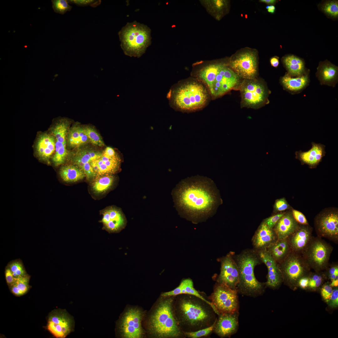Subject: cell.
<instances>
[{
    "label": "cell",
    "mask_w": 338,
    "mask_h": 338,
    "mask_svg": "<svg viewBox=\"0 0 338 338\" xmlns=\"http://www.w3.org/2000/svg\"><path fill=\"white\" fill-rule=\"evenodd\" d=\"M213 182L196 176L182 180L172 192L176 208L191 218L209 216L215 210L218 195Z\"/></svg>",
    "instance_id": "cell-1"
},
{
    "label": "cell",
    "mask_w": 338,
    "mask_h": 338,
    "mask_svg": "<svg viewBox=\"0 0 338 338\" xmlns=\"http://www.w3.org/2000/svg\"><path fill=\"white\" fill-rule=\"evenodd\" d=\"M197 76L207 87L212 96L216 98L232 90H238L242 80L231 68L228 63L216 62L200 69Z\"/></svg>",
    "instance_id": "cell-2"
},
{
    "label": "cell",
    "mask_w": 338,
    "mask_h": 338,
    "mask_svg": "<svg viewBox=\"0 0 338 338\" xmlns=\"http://www.w3.org/2000/svg\"><path fill=\"white\" fill-rule=\"evenodd\" d=\"M239 275L237 289L246 296L257 297L261 295L266 287L265 283L258 281L254 273L255 267L262 262L258 252L253 249H247L234 255Z\"/></svg>",
    "instance_id": "cell-3"
},
{
    "label": "cell",
    "mask_w": 338,
    "mask_h": 338,
    "mask_svg": "<svg viewBox=\"0 0 338 338\" xmlns=\"http://www.w3.org/2000/svg\"><path fill=\"white\" fill-rule=\"evenodd\" d=\"M167 97L171 106L185 112H192L203 108L208 99L207 92L197 82L188 81L172 87Z\"/></svg>",
    "instance_id": "cell-4"
},
{
    "label": "cell",
    "mask_w": 338,
    "mask_h": 338,
    "mask_svg": "<svg viewBox=\"0 0 338 338\" xmlns=\"http://www.w3.org/2000/svg\"><path fill=\"white\" fill-rule=\"evenodd\" d=\"M151 30L136 21L128 23L118 32L120 46L124 54L139 58L151 43Z\"/></svg>",
    "instance_id": "cell-5"
},
{
    "label": "cell",
    "mask_w": 338,
    "mask_h": 338,
    "mask_svg": "<svg viewBox=\"0 0 338 338\" xmlns=\"http://www.w3.org/2000/svg\"><path fill=\"white\" fill-rule=\"evenodd\" d=\"M171 299L161 301L151 315L148 330L155 336L159 338L177 337L181 331L173 315Z\"/></svg>",
    "instance_id": "cell-6"
},
{
    "label": "cell",
    "mask_w": 338,
    "mask_h": 338,
    "mask_svg": "<svg viewBox=\"0 0 338 338\" xmlns=\"http://www.w3.org/2000/svg\"><path fill=\"white\" fill-rule=\"evenodd\" d=\"M238 90L241 108L258 109L269 102V97L271 91L263 80L257 78L242 79Z\"/></svg>",
    "instance_id": "cell-7"
},
{
    "label": "cell",
    "mask_w": 338,
    "mask_h": 338,
    "mask_svg": "<svg viewBox=\"0 0 338 338\" xmlns=\"http://www.w3.org/2000/svg\"><path fill=\"white\" fill-rule=\"evenodd\" d=\"M278 265L283 282L294 288L298 287L300 278L308 276L311 272V268L303 255L292 251Z\"/></svg>",
    "instance_id": "cell-8"
},
{
    "label": "cell",
    "mask_w": 338,
    "mask_h": 338,
    "mask_svg": "<svg viewBox=\"0 0 338 338\" xmlns=\"http://www.w3.org/2000/svg\"><path fill=\"white\" fill-rule=\"evenodd\" d=\"M228 63L242 79L257 78L258 54L255 50L248 48L238 51L231 57Z\"/></svg>",
    "instance_id": "cell-9"
},
{
    "label": "cell",
    "mask_w": 338,
    "mask_h": 338,
    "mask_svg": "<svg viewBox=\"0 0 338 338\" xmlns=\"http://www.w3.org/2000/svg\"><path fill=\"white\" fill-rule=\"evenodd\" d=\"M333 247L321 238L313 237L307 249L302 255L315 271L325 270L328 264Z\"/></svg>",
    "instance_id": "cell-10"
},
{
    "label": "cell",
    "mask_w": 338,
    "mask_h": 338,
    "mask_svg": "<svg viewBox=\"0 0 338 338\" xmlns=\"http://www.w3.org/2000/svg\"><path fill=\"white\" fill-rule=\"evenodd\" d=\"M237 289L218 283L211 296L216 313L220 314L238 312L239 303Z\"/></svg>",
    "instance_id": "cell-11"
},
{
    "label": "cell",
    "mask_w": 338,
    "mask_h": 338,
    "mask_svg": "<svg viewBox=\"0 0 338 338\" xmlns=\"http://www.w3.org/2000/svg\"><path fill=\"white\" fill-rule=\"evenodd\" d=\"M74 322L65 310L56 309L49 314L46 329L57 338H64L72 332Z\"/></svg>",
    "instance_id": "cell-12"
},
{
    "label": "cell",
    "mask_w": 338,
    "mask_h": 338,
    "mask_svg": "<svg viewBox=\"0 0 338 338\" xmlns=\"http://www.w3.org/2000/svg\"><path fill=\"white\" fill-rule=\"evenodd\" d=\"M143 312L140 309L131 308L122 315L119 325L120 331L122 337L141 338L143 331L141 326Z\"/></svg>",
    "instance_id": "cell-13"
},
{
    "label": "cell",
    "mask_w": 338,
    "mask_h": 338,
    "mask_svg": "<svg viewBox=\"0 0 338 338\" xmlns=\"http://www.w3.org/2000/svg\"><path fill=\"white\" fill-rule=\"evenodd\" d=\"M315 226L317 236L338 243V213L336 211H328L319 214L315 218Z\"/></svg>",
    "instance_id": "cell-14"
},
{
    "label": "cell",
    "mask_w": 338,
    "mask_h": 338,
    "mask_svg": "<svg viewBox=\"0 0 338 338\" xmlns=\"http://www.w3.org/2000/svg\"><path fill=\"white\" fill-rule=\"evenodd\" d=\"M69 121L61 119L56 124L51 130L52 135L55 139V151L52 160L56 166L63 164L69 156L66 149V139Z\"/></svg>",
    "instance_id": "cell-15"
},
{
    "label": "cell",
    "mask_w": 338,
    "mask_h": 338,
    "mask_svg": "<svg viewBox=\"0 0 338 338\" xmlns=\"http://www.w3.org/2000/svg\"><path fill=\"white\" fill-rule=\"evenodd\" d=\"M234 252H231L220 259L221 269L218 283L224 284L232 289H237L239 275L238 268L234 258Z\"/></svg>",
    "instance_id": "cell-16"
},
{
    "label": "cell",
    "mask_w": 338,
    "mask_h": 338,
    "mask_svg": "<svg viewBox=\"0 0 338 338\" xmlns=\"http://www.w3.org/2000/svg\"><path fill=\"white\" fill-rule=\"evenodd\" d=\"M102 219L99 222L102 223V229L109 233H118L124 229L127 221L125 216L120 209L110 207L103 211Z\"/></svg>",
    "instance_id": "cell-17"
},
{
    "label": "cell",
    "mask_w": 338,
    "mask_h": 338,
    "mask_svg": "<svg viewBox=\"0 0 338 338\" xmlns=\"http://www.w3.org/2000/svg\"><path fill=\"white\" fill-rule=\"evenodd\" d=\"M312 232L309 225L300 224L296 230L287 238L291 251L302 255L313 238Z\"/></svg>",
    "instance_id": "cell-18"
},
{
    "label": "cell",
    "mask_w": 338,
    "mask_h": 338,
    "mask_svg": "<svg viewBox=\"0 0 338 338\" xmlns=\"http://www.w3.org/2000/svg\"><path fill=\"white\" fill-rule=\"evenodd\" d=\"M257 251L262 263L265 265L268 269L267 281L265 283L266 287L272 289L278 287L283 282L282 274L278 264L266 249Z\"/></svg>",
    "instance_id": "cell-19"
},
{
    "label": "cell",
    "mask_w": 338,
    "mask_h": 338,
    "mask_svg": "<svg viewBox=\"0 0 338 338\" xmlns=\"http://www.w3.org/2000/svg\"><path fill=\"white\" fill-rule=\"evenodd\" d=\"M180 308L183 318L191 325L202 323L208 318L205 310L200 305L190 300H182Z\"/></svg>",
    "instance_id": "cell-20"
},
{
    "label": "cell",
    "mask_w": 338,
    "mask_h": 338,
    "mask_svg": "<svg viewBox=\"0 0 338 338\" xmlns=\"http://www.w3.org/2000/svg\"><path fill=\"white\" fill-rule=\"evenodd\" d=\"M278 240L273 229L271 228L263 222L252 239L253 249L257 251L266 249Z\"/></svg>",
    "instance_id": "cell-21"
},
{
    "label": "cell",
    "mask_w": 338,
    "mask_h": 338,
    "mask_svg": "<svg viewBox=\"0 0 338 338\" xmlns=\"http://www.w3.org/2000/svg\"><path fill=\"white\" fill-rule=\"evenodd\" d=\"M121 160L117 153L112 156L102 155L99 158L91 161L90 165L98 175H113L120 168Z\"/></svg>",
    "instance_id": "cell-22"
},
{
    "label": "cell",
    "mask_w": 338,
    "mask_h": 338,
    "mask_svg": "<svg viewBox=\"0 0 338 338\" xmlns=\"http://www.w3.org/2000/svg\"><path fill=\"white\" fill-rule=\"evenodd\" d=\"M311 145V148L307 151L300 150L296 151L295 158L300 160L302 164H307L310 168H314L316 167L325 156V146L314 142H312Z\"/></svg>",
    "instance_id": "cell-23"
},
{
    "label": "cell",
    "mask_w": 338,
    "mask_h": 338,
    "mask_svg": "<svg viewBox=\"0 0 338 338\" xmlns=\"http://www.w3.org/2000/svg\"><path fill=\"white\" fill-rule=\"evenodd\" d=\"M214 328L216 333L222 337L236 333L238 327V312L220 314Z\"/></svg>",
    "instance_id": "cell-24"
},
{
    "label": "cell",
    "mask_w": 338,
    "mask_h": 338,
    "mask_svg": "<svg viewBox=\"0 0 338 338\" xmlns=\"http://www.w3.org/2000/svg\"><path fill=\"white\" fill-rule=\"evenodd\" d=\"M315 75L321 85L334 87L338 82V67L327 59L320 61Z\"/></svg>",
    "instance_id": "cell-25"
},
{
    "label": "cell",
    "mask_w": 338,
    "mask_h": 338,
    "mask_svg": "<svg viewBox=\"0 0 338 338\" xmlns=\"http://www.w3.org/2000/svg\"><path fill=\"white\" fill-rule=\"evenodd\" d=\"M310 70L297 77H292L286 73L281 77L279 82L283 89L292 95L299 94L304 90L310 82Z\"/></svg>",
    "instance_id": "cell-26"
},
{
    "label": "cell",
    "mask_w": 338,
    "mask_h": 338,
    "mask_svg": "<svg viewBox=\"0 0 338 338\" xmlns=\"http://www.w3.org/2000/svg\"><path fill=\"white\" fill-rule=\"evenodd\" d=\"M36 149L39 158L49 162L55 151V139L54 136L47 133L41 135L37 139Z\"/></svg>",
    "instance_id": "cell-27"
},
{
    "label": "cell",
    "mask_w": 338,
    "mask_h": 338,
    "mask_svg": "<svg viewBox=\"0 0 338 338\" xmlns=\"http://www.w3.org/2000/svg\"><path fill=\"white\" fill-rule=\"evenodd\" d=\"M294 218L292 213L285 212L277 223L274 228L278 239L288 238L293 233L300 225Z\"/></svg>",
    "instance_id": "cell-28"
},
{
    "label": "cell",
    "mask_w": 338,
    "mask_h": 338,
    "mask_svg": "<svg viewBox=\"0 0 338 338\" xmlns=\"http://www.w3.org/2000/svg\"><path fill=\"white\" fill-rule=\"evenodd\" d=\"M281 60L287 71L286 73L291 76H299L310 71L306 68L304 59L295 55H286L282 57Z\"/></svg>",
    "instance_id": "cell-29"
},
{
    "label": "cell",
    "mask_w": 338,
    "mask_h": 338,
    "mask_svg": "<svg viewBox=\"0 0 338 338\" xmlns=\"http://www.w3.org/2000/svg\"><path fill=\"white\" fill-rule=\"evenodd\" d=\"M266 250L278 264L284 260L291 252L287 238L278 239Z\"/></svg>",
    "instance_id": "cell-30"
},
{
    "label": "cell",
    "mask_w": 338,
    "mask_h": 338,
    "mask_svg": "<svg viewBox=\"0 0 338 338\" xmlns=\"http://www.w3.org/2000/svg\"><path fill=\"white\" fill-rule=\"evenodd\" d=\"M62 180L66 182H75L86 177L80 168L74 164H69L62 166L59 171Z\"/></svg>",
    "instance_id": "cell-31"
},
{
    "label": "cell",
    "mask_w": 338,
    "mask_h": 338,
    "mask_svg": "<svg viewBox=\"0 0 338 338\" xmlns=\"http://www.w3.org/2000/svg\"><path fill=\"white\" fill-rule=\"evenodd\" d=\"M102 153L90 149L84 148L79 150L74 155L72 161L74 164L81 169L84 164L100 158Z\"/></svg>",
    "instance_id": "cell-32"
},
{
    "label": "cell",
    "mask_w": 338,
    "mask_h": 338,
    "mask_svg": "<svg viewBox=\"0 0 338 338\" xmlns=\"http://www.w3.org/2000/svg\"><path fill=\"white\" fill-rule=\"evenodd\" d=\"M99 176L95 179L91 185L93 191L96 194H101L107 191L111 187L115 181L113 175Z\"/></svg>",
    "instance_id": "cell-33"
},
{
    "label": "cell",
    "mask_w": 338,
    "mask_h": 338,
    "mask_svg": "<svg viewBox=\"0 0 338 338\" xmlns=\"http://www.w3.org/2000/svg\"><path fill=\"white\" fill-rule=\"evenodd\" d=\"M69 132L68 142V145L71 147L79 146L90 141L84 133L83 127L74 126L71 128Z\"/></svg>",
    "instance_id": "cell-34"
},
{
    "label": "cell",
    "mask_w": 338,
    "mask_h": 338,
    "mask_svg": "<svg viewBox=\"0 0 338 338\" xmlns=\"http://www.w3.org/2000/svg\"><path fill=\"white\" fill-rule=\"evenodd\" d=\"M207 2L208 9L218 20H220L228 11L229 3L228 1L211 0Z\"/></svg>",
    "instance_id": "cell-35"
},
{
    "label": "cell",
    "mask_w": 338,
    "mask_h": 338,
    "mask_svg": "<svg viewBox=\"0 0 338 338\" xmlns=\"http://www.w3.org/2000/svg\"><path fill=\"white\" fill-rule=\"evenodd\" d=\"M30 278L28 274L17 278L15 282L8 287L11 292L16 296L26 294L31 287L29 285Z\"/></svg>",
    "instance_id": "cell-36"
},
{
    "label": "cell",
    "mask_w": 338,
    "mask_h": 338,
    "mask_svg": "<svg viewBox=\"0 0 338 338\" xmlns=\"http://www.w3.org/2000/svg\"><path fill=\"white\" fill-rule=\"evenodd\" d=\"M179 285L181 289L182 294H191L199 298L210 306L216 313L215 308L212 303L206 300L194 289L193 282L191 279H184L181 282Z\"/></svg>",
    "instance_id": "cell-37"
},
{
    "label": "cell",
    "mask_w": 338,
    "mask_h": 338,
    "mask_svg": "<svg viewBox=\"0 0 338 338\" xmlns=\"http://www.w3.org/2000/svg\"><path fill=\"white\" fill-rule=\"evenodd\" d=\"M319 8L326 15L332 19L338 17L337 0H327L319 4Z\"/></svg>",
    "instance_id": "cell-38"
},
{
    "label": "cell",
    "mask_w": 338,
    "mask_h": 338,
    "mask_svg": "<svg viewBox=\"0 0 338 338\" xmlns=\"http://www.w3.org/2000/svg\"><path fill=\"white\" fill-rule=\"evenodd\" d=\"M309 282L308 287L311 289H316L321 286L327 279L325 272L320 271H315L314 272H310L309 275Z\"/></svg>",
    "instance_id": "cell-39"
},
{
    "label": "cell",
    "mask_w": 338,
    "mask_h": 338,
    "mask_svg": "<svg viewBox=\"0 0 338 338\" xmlns=\"http://www.w3.org/2000/svg\"><path fill=\"white\" fill-rule=\"evenodd\" d=\"M83 127L84 134L87 136L91 143L100 147L105 146L100 135L93 128L90 126Z\"/></svg>",
    "instance_id": "cell-40"
},
{
    "label": "cell",
    "mask_w": 338,
    "mask_h": 338,
    "mask_svg": "<svg viewBox=\"0 0 338 338\" xmlns=\"http://www.w3.org/2000/svg\"><path fill=\"white\" fill-rule=\"evenodd\" d=\"M7 266L9 268L13 276L16 278L28 274L21 261L16 260L13 261L8 264Z\"/></svg>",
    "instance_id": "cell-41"
},
{
    "label": "cell",
    "mask_w": 338,
    "mask_h": 338,
    "mask_svg": "<svg viewBox=\"0 0 338 338\" xmlns=\"http://www.w3.org/2000/svg\"><path fill=\"white\" fill-rule=\"evenodd\" d=\"M51 2L52 8L54 12L57 13L64 14L67 11H70L72 8L68 0H52Z\"/></svg>",
    "instance_id": "cell-42"
},
{
    "label": "cell",
    "mask_w": 338,
    "mask_h": 338,
    "mask_svg": "<svg viewBox=\"0 0 338 338\" xmlns=\"http://www.w3.org/2000/svg\"><path fill=\"white\" fill-rule=\"evenodd\" d=\"M325 274L327 279L330 281L338 279V264L337 263L334 262L328 264L325 269Z\"/></svg>",
    "instance_id": "cell-43"
},
{
    "label": "cell",
    "mask_w": 338,
    "mask_h": 338,
    "mask_svg": "<svg viewBox=\"0 0 338 338\" xmlns=\"http://www.w3.org/2000/svg\"><path fill=\"white\" fill-rule=\"evenodd\" d=\"M216 320L211 326L197 331L186 332L185 334L187 336L192 338H197L206 336L210 334L214 329Z\"/></svg>",
    "instance_id": "cell-44"
},
{
    "label": "cell",
    "mask_w": 338,
    "mask_h": 338,
    "mask_svg": "<svg viewBox=\"0 0 338 338\" xmlns=\"http://www.w3.org/2000/svg\"><path fill=\"white\" fill-rule=\"evenodd\" d=\"M69 3L74 4L79 7L90 6L96 7L99 5L101 1L100 0H68Z\"/></svg>",
    "instance_id": "cell-45"
},
{
    "label": "cell",
    "mask_w": 338,
    "mask_h": 338,
    "mask_svg": "<svg viewBox=\"0 0 338 338\" xmlns=\"http://www.w3.org/2000/svg\"><path fill=\"white\" fill-rule=\"evenodd\" d=\"M333 291L332 287L327 282L323 284L320 290L321 294L323 299L327 303L329 301Z\"/></svg>",
    "instance_id": "cell-46"
},
{
    "label": "cell",
    "mask_w": 338,
    "mask_h": 338,
    "mask_svg": "<svg viewBox=\"0 0 338 338\" xmlns=\"http://www.w3.org/2000/svg\"><path fill=\"white\" fill-rule=\"evenodd\" d=\"M285 213L284 212L276 214L265 219L263 222L269 227L273 229L277 223Z\"/></svg>",
    "instance_id": "cell-47"
},
{
    "label": "cell",
    "mask_w": 338,
    "mask_h": 338,
    "mask_svg": "<svg viewBox=\"0 0 338 338\" xmlns=\"http://www.w3.org/2000/svg\"><path fill=\"white\" fill-rule=\"evenodd\" d=\"M291 213L295 220L299 224L304 225H309L306 217L302 213L294 209L292 210Z\"/></svg>",
    "instance_id": "cell-48"
},
{
    "label": "cell",
    "mask_w": 338,
    "mask_h": 338,
    "mask_svg": "<svg viewBox=\"0 0 338 338\" xmlns=\"http://www.w3.org/2000/svg\"><path fill=\"white\" fill-rule=\"evenodd\" d=\"M328 304L332 308H335L338 306V287H335L333 289L330 300Z\"/></svg>",
    "instance_id": "cell-49"
},
{
    "label": "cell",
    "mask_w": 338,
    "mask_h": 338,
    "mask_svg": "<svg viewBox=\"0 0 338 338\" xmlns=\"http://www.w3.org/2000/svg\"><path fill=\"white\" fill-rule=\"evenodd\" d=\"M274 207L276 211L281 212L288 209L289 205L284 198H281L276 201Z\"/></svg>",
    "instance_id": "cell-50"
},
{
    "label": "cell",
    "mask_w": 338,
    "mask_h": 338,
    "mask_svg": "<svg viewBox=\"0 0 338 338\" xmlns=\"http://www.w3.org/2000/svg\"><path fill=\"white\" fill-rule=\"evenodd\" d=\"M5 275L6 282L9 286L16 281L17 278L14 277L9 268L7 266L5 271Z\"/></svg>",
    "instance_id": "cell-51"
},
{
    "label": "cell",
    "mask_w": 338,
    "mask_h": 338,
    "mask_svg": "<svg viewBox=\"0 0 338 338\" xmlns=\"http://www.w3.org/2000/svg\"><path fill=\"white\" fill-rule=\"evenodd\" d=\"M309 282V275L303 277L299 280L298 283V286L302 289H305L308 287Z\"/></svg>",
    "instance_id": "cell-52"
},
{
    "label": "cell",
    "mask_w": 338,
    "mask_h": 338,
    "mask_svg": "<svg viewBox=\"0 0 338 338\" xmlns=\"http://www.w3.org/2000/svg\"><path fill=\"white\" fill-rule=\"evenodd\" d=\"M102 154L104 156H112L115 155L117 153L113 148L110 147H107L102 153Z\"/></svg>",
    "instance_id": "cell-53"
},
{
    "label": "cell",
    "mask_w": 338,
    "mask_h": 338,
    "mask_svg": "<svg viewBox=\"0 0 338 338\" xmlns=\"http://www.w3.org/2000/svg\"><path fill=\"white\" fill-rule=\"evenodd\" d=\"M279 57L277 56H274L271 57L270 59V62L271 65L275 68H277L279 64Z\"/></svg>",
    "instance_id": "cell-54"
},
{
    "label": "cell",
    "mask_w": 338,
    "mask_h": 338,
    "mask_svg": "<svg viewBox=\"0 0 338 338\" xmlns=\"http://www.w3.org/2000/svg\"><path fill=\"white\" fill-rule=\"evenodd\" d=\"M266 8L267 9L268 12L272 14L274 13L275 10V8L273 5L268 6L266 7Z\"/></svg>",
    "instance_id": "cell-55"
},
{
    "label": "cell",
    "mask_w": 338,
    "mask_h": 338,
    "mask_svg": "<svg viewBox=\"0 0 338 338\" xmlns=\"http://www.w3.org/2000/svg\"><path fill=\"white\" fill-rule=\"evenodd\" d=\"M260 2L264 3L270 5H273L275 4L277 1L276 0H261Z\"/></svg>",
    "instance_id": "cell-56"
},
{
    "label": "cell",
    "mask_w": 338,
    "mask_h": 338,
    "mask_svg": "<svg viewBox=\"0 0 338 338\" xmlns=\"http://www.w3.org/2000/svg\"><path fill=\"white\" fill-rule=\"evenodd\" d=\"M330 285L332 287H336L338 286V279L333 280L331 281Z\"/></svg>",
    "instance_id": "cell-57"
}]
</instances>
